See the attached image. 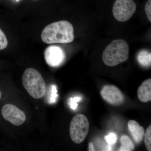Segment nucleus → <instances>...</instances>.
<instances>
[{
    "label": "nucleus",
    "instance_id": "nucleus-1",
    "mask_svg": "<svg viewBox=\"0 0 151 151\" xmlns=\"http://www.w3.org/2000/svg\"><path fill=\"white\" fill-rule=\"evenodd\" d=\"M72 24L67 21L55 22L45 27L41 34L42 41L47 44H67L74 40Z\"/></svg>",
    "mask_w": 151,
    "mask_h": 151
},
{
    "label": "nucleus",
    "instance_id": "nucleus-2",
    "mask_svg": "<svg viewBox=\"0 0 151 151\" xmlns=\"http://www.w3.org/2000/svg\"><path fill=\"white\" fill-rule=\"evenodd\" d=\"M129 48L127 42L123 40L113 41L106 47L103 53V60L110 67L125 62L129 57Z\"/></svg>",
    "mask_w": 151,
    "mask_h": 151
},
{
    "label": "nucleus",
    "instance_id": "nucleus-3",
    "mask_svg": "<svg viewBox=\"0 0 151 151\" xmlns=\"http://www.w3.org/2000/svg\"><path fill=\"white\" fill-rule=\"evenodd\" d=\"M23 85L28 94L33 98L39 99L45 96L46 85L42 76L33 68L25 70L22 77Z\"/></svg>",
    "mask_w": 151,
    "mask_h": 151
},
{
    "label": "nucleus",
    "instance_id": "nucleus-4",
    "mask_svg": "<svg viewBox=\"0 0 151 151\" xmlns=\"http://www.w3.org/2000/svg\"><path fill=\"white\" fill-rule=\"evenodd\" d=\"M89 128V121L85 115L78 114L74 116L69 129L70 138L73 142L77 144L83 142L88 135Z\"/></svg>",
    "mask_w": 151,
    "mask_h": 151
},
{
    "label": "nucleus",
    "instance_id": "nucleus-5",
    "mask_svg": "<svg viewBox=\"0 0 151 151\" xmlns=\"http://www.w3.org/2000/svg\"><path fill=\"white\" fill-rule=\"evenodd\" d=\"M137 9L133 0H116L113 5V16L120 22L127 21L134 13Z\"/></svg>",
    "mask_w": 151,
    "mask_h": 151
},
{
    "label": "nucleus",
    "instance_id": "nucleus-6",
    "mask_svg": "<svg viewBox=\"0 0 151 151\" xmlns=\"http://www.w3.org/2000/svg\"><path fill=\"white\" fill-rule=\"evenodd\" d=\"M1 113L5 120L15 126H21L26 119L24 112L12 104L4 105L2 108Z\"/></svg>",
    "mask_w": 151,
    "mask_h": 151
},
{
    "label": "nucleus",
    "instance_id": "nucleus-7",
    "mask_svg": "<svg viewBox=\"0 0 151 151\" xmlns=\"http://www.w3.org/2000/svg\"><path fill=\"white\" fill-rule=\"evenodd\" d=\"M44 57L47 64L52 67L60 66L64 62L65 58L63 50L60 47L54 45L48 46L45 49Z\"/></svg>",
    "mask_w": 151,
    "mask_h": 151
},
{
    "label": "nucleus",
    "instance_id": "nucleus-8",
    "mask_svg": "<svg viewBox=\"0 0 151 151\" xmlns=\"http://www.w3.org/2000/svg\"><path fill=\"white\" fill-rule=\"evenodd\" d=\"M101 95L103 100L111 105H121L124 100L123 93L114 85H107L103 86Z\"/></svg>",
    "mask_w": 151,
    "mask_h": 151
},
{
    "label": "nucleus",
    "instance_id": "nucleus-9",
    "mask_svg": "<svg viewBox=\"0 0 151 151\" xmlns=\"http://www.w3.org/2000/svg\"><path fill=\"white\" fill-rule=\"evenodd\" d=\"M129 131L134 141L137 144L142 141L145 135L144 128L140 126L137 122L134 120H130L128 123Z\"/></svg>",
    "mask_w": 151,
    "mask_h": 151
},
{
    "label": "nucleus",
    "instance_id": "nucleus-10",
    "mask_svg": "<svg viewBox=\"0 0 151 151\" xmlns=\"http://www.w3.org/2000/svg\"><path fill=\"white\" fill-rule=\"evenodd\" d=\"M137 95L139 100L142 103L151 101V79L149 78L142 83L138 88Z\"/></svg>",
    "mask_w": 151,
    "mask_h": 151
},
{
    "label": "nucleus",
    "instance_id": "nucleus-11",
    "mask_svg": "<svg viewBox=\"0 0 151 151\" xmlns=\"http://www.w3.org/2000/svg\"><path fill=\"white\" fill-rule=\"evenodd\" d=\"M121 146L120 151H132L134 150V146L131 139L127 135H124L121 138Z\"/></svg>",
    "mask_w": 151,
    "mask_h": 151
},
{
    "label": "nucleus",
    "instance_id": "nucleus-12",
    "mask_svg": "<svg viewBox=\"0 0 151 151\" xmlns=\"http://www.w3.org/2000/svg\"><path fill=\"white\" fill-rule=\"evenodd\" d=\"M151 53L146 50H142L139 52L138 60L141 65L145 67H149L151 65Z\"/></svg>",
    "mask_w": 151,
    "mask_h": 151
},
{
    "label": "nucleus",
    "instance_id": "nucleus-13",
    "mask_svg": "<svg viewBox=\"0 0 151 151\" xmlns=\"http://www.w3.org/2000/svg\"><path fill=\"white\" fill-rule=\"evenodd\" d=\"M145 145L148 151H151V125H150L146 130L145 133Z\"/></svg>",
    "mask_w": 151,
    "mask_h": 151
},
{
    "label": "nucleus",
    "instance_id": "nucleus-14",
    "mask_svg": "<svg viewBox=\"0 0 151 151\" xmlns=\"http://www.w3.org/2000/svg\"><path fill=\"white\" fill-rule=\"evenodd\" d=\"M105 139L109 145H114L117 142V135L115 133L111 132L108 135L105 136Z\"/></svg>",
    "mask_w": 151,
    "mask_h": 151
},
{
    "label": "nucleus",
    "instance_id": "nucleus-15",
    "mask_svg": "<svg viewBox=\"0 0 151 151\" xmlns=\"http://www.w3.org/2000/svg\"><path fill=\"white\" fill-rule=\"evenodd\" d=\"M8 44L7 39L5 35L0 29V50L4 49Z\"/></svg>",
    "mask_w": 151,
    "mask_h": 151
},
{
    "label": "nucleus",
    "instance_id": "nucleus-16",
    "mask_svg": "<svg viewBox=\"0 0 151 151\" xmlns=\"http://www.w3.org/2000/svg\"><path fill=\"white\" fill-rule=\"evenodd\" d=\"M51 95L50 97V102L51 103H55L57 99L58 95L57 94V90L56 86L55 85H52L51 86Z\"/></svg>",
    "mask_w": 151,
    "mask_h": 151
},
{
    "label": "nucleus",
    "instance_id": "nucleus-17",
    "mask_svg": "<svg viewBox=\"0 0 151 151\" xmlns=\"http://www.w3.org/2000/svg\"><path fill=\"white\" fill-rule=\"evenodd\" d=\"M81 97H76L73 98H70L69 99V105L71 109L75 110L77 108L78 104L77 102H79L81 100Z\"/></svg>",
    "mask_w": 151,
    "mask_h": 151
},
{
    "label": "nucleus",
    "instance_id": "nucleus-18",
    "mask_svg": "<svg viewBox=\"0 0 151 151\" xmlns=\"http://www.w3.org/2000/svg\"><path fill=\"white\" fill-rule=\"evenodd\" d=\"M145 12L149 21L151 22V0H148L145 6Z\"/></svg>",
    "mask_w": 151,
    "mask_h": 151
},
{
    "label": "nucleus",
    "instance_id": "nucleus-19",
    "mask_svg": "<svg viewBox=\"0 0 151 151\" xmlns=\"http://www.w3.org/2000/svg\"><path fill=\"white\" fill-rule=\"evenodd\" d=\"M89 147V150H88V151H96V150H95V149L94 148V145H93V144L92 142H89V147Z\"/></svg>",
    "mask_w": 151,
    "mask_h": 151
},
{
    "label": "nucleus",
    "instance_id": "nucleus-20",
    "mask_svg": "<svg viewBox=\"0 0 151 151\" xmlns=\"http://www.w3.org/2000/svg\"><path fill=\"white\" fill-rule=\"evenodd\" d=\"M1 92H0V98H1Z\"/></svg>",
    "mask_w": 151,
    "mask_h": 151
},
{
    "label": "nucleus",
    "instance_id": "nucleus-21",
    "mask_svg": "<svg viewBox=\"0 0 151 151\" xmlns=\"http://www.w3.org/2000/svg\"><path fill=\"white\" fill-rule=\"evenodd\" d=\"M34 1H37V0H34Z\"/></svg>",
    "mask_w": 151,
    "mask_h": 151
}]
</instances>
